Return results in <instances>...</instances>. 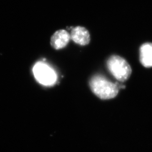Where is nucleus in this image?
<instances>
[{
  "instance_id": "f257e3e1",
  "label": "nucleus",
  "mask_w": 152,
  "mask_h": 152,
  "mask_svg": "<svg viewBox=\"0 0 152 152\" xmlns=\"http://www.w3.org/2000/svg\"><path fill=\"white\" fill-rule=\"evenodd\" d=\"M89 86L92 92L102 100L115 98L119 91V88L117 84L109 81L100 75L92 77L89 80Z\"/></svg>"
},
{
  "instance_id": "f03ea898",
  "label": "nucleus",
  "mask_w": 152,
  "mask_h": 152,
  "mask_svg": "<svg viewBox=\"0 0 152 152\" xmlns=\"http://www.w3.org/2000/svg\"><path fill=\"white\" fill-rule=\"evenodd\" d=\"M107 66L110 73L120 82H126L132 74V68L129 63L120 56H111L107 60Z\"/></svg>"
},
{
  "instance_id": "7ed1b4c3",
  "label": "nucleus",
  "mask_w": 152,
  "mask_h": 152,
  "mask_svg": "<svg viewBox=\"0 0 152 152\" xmlns=\"http://www.w3.org/2000/svg\"><path fill=\"white\" fill-rule=\"evenodd\" d=\"M33 72L36 79L42 85L51 86L56 83L57 80V75L54 70L42 62L35 65Z\"/></svg>"
},
{
  "instance_id": "20e7f679",
  "label": "nucleus",
  "mask_w": 152,
  "mask_h": 152,
  "mask_svg": "<svg viewBox=\"0 0 152 152\" xmlns=\"http://www.w3.org/2000/svg\"><path fill=\"white\" fill-rule=\"evenodd\" d=\"M71 39L79 45H88L91 41V36L86 28L82 26L74 27L71 30Z\"/></svg>"
},
{
  "instance_id": "39448f33",
  "label": "nucleus",
  "mask_w": 152,
  "mask_h": 152,
  "mask_svg": "<svg viewBox=\"0 0 152 152\" xmlns=\"http://www.w3.org/2000/svg\"><path fill=\"white\" fill-rule=\"evenodd\" d=\"M71 39L70 35L65 30L56 31L50 39V45L56 50H60L67 45Z\"/></svg>"
},
{
  "instance_id": "423d86ee",
  "label": "nucleus",
  "mask_w": 152,
  "mask_h": 152,
  "mask_svg": "<svg viewBox=\"0 0 152 152\" xmlns=\"http://www.w3.org/2000/svg\"><path fill=\"white\" fill-rule=\"evenodd\" d=\"M140 60L143 66L146 68L152 67V43H145L141 47L140 49Z\"/></svg>"
}]
</instances>
